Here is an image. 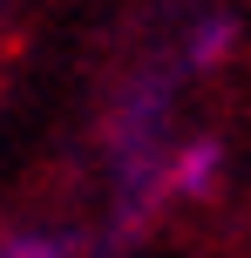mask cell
<instances>
[{"mask_svg": "<svg viewBox=\"0 0 251 258\" xmlns=\"http://www.w3.org/2000/svg\"><path fill=\"white\" fill-rule=\"evenodd\" d=\"M217 177H224V143L217 136H184L156 156L143 183H136V211H156V204H184V197H211Z\"/></svg>", "mask_w": 251, "mask_h": 258, "instance_id": "1", "label": "cell"}, {"mask_svg": "<svg viewBox=\"0 0 251 258\" xmlns=\"http://www.w3.org/2000/svg\"><path fill=\"white\" fill-rule=\"evenodd\" d=\"M231 41H238V21H231V14H217V21L197 27V41L184 48V61H190V68H217V61L231 54Z\"/></svg>", "mask_w": 251, "mask_h": 258, "instance_id": "2", "label": "cell"}]
</instances>
